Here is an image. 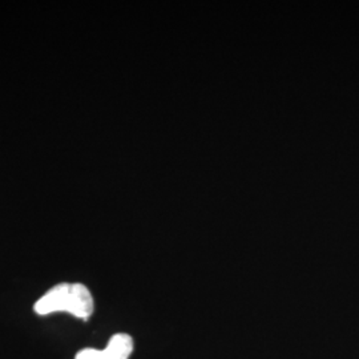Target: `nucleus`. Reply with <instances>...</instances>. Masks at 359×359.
<instances>
[{
  "instance_id": "obj_1",
  "label": "nucleus",
  "mask_w": 359,
  "mask_h": 359,
  "mask_svg": "<svg viewBox=\"0 0 359 359\" xmlns=\"http://www.w3.org/2000/svg\"><path fill=\"white\" fill-rule=\"evenodd\" d=\"M39 316L68 313L77 320L88 321L95 311V299L90 289L83 283H57L34 305Z\"/></svg>"
},
{
  "instance_id": "obj_2",
  "label": "nucleus",
  "mask_w": 359,
  "mask_h": 359,
  "mask_svg": "<svg viewBox=\"0 0 359 359\" xmlns=\"http://www.w3.org/2000/svg\"><path fill=\"white\" fill-rule=\"evenodd\" d=\"M133 350V338L127 333H117L109 338L107 346L102 350L84 347L77 351L75 359H129Z\"/></svg>"
}]
</instances>
